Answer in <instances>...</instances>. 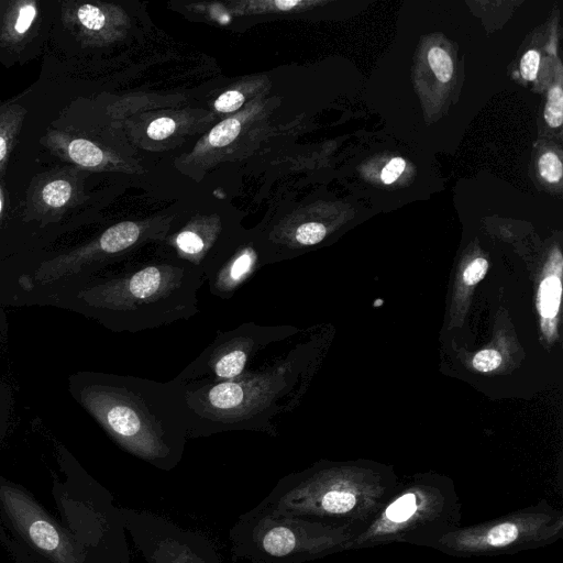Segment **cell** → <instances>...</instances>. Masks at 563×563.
I'll use <instances>...</instances> for the list:
<instances>
[{"mask_svg":"<svg viewBox=\"0 0 563 563\" xmlns=\"http://www.w3.org/2000/svg\"><path fill=\"white\" fill-rule=\"evenodd\" d=\"M203 277L175 255L125 258L48 295L54 306L90 318L113 332L157 329L199 312Z\"/></svg>","mask_w":563,"mask_h":563,"instance_id":"cell-1","label":"cell"},{"mask_svg":"<svg viewBox=\"0 0 563 563\" xmlns=\"http://www.w3.org/2000/svg\"><path fill=\"white\" fill-rule=\"evenodd\" d=\"M68 388L125 452L166 472L181 462L188 421L181 388L173 380L81 371L69 376Z\"/></svg>","mask_w":563,"mask_h":563,"instance_id":"cell-2","label":"cell"},{"mask_svg":"<svg viewBox=\"0 0 563 563\" xmlns=\"http://www.w3.org/2000/svg\"><path fill=\"white\" fill-rule=\"evenodd\" d=\"M296 334L234 379L181 389L188 439L232 431L277 437L279 421L296 408L310 375L311 342Z\"/></svg>","mask_w":563,"mask_h":563,"instance_id":"cell-3","label":"cell"},{"mask_svg":"<svg viewBox=\"0 0 563 563\" xmlns=\"http://www.w3.org/2000/svg\"><path fill=\"white\" fill-rule=\"evenodd\" d=\"M298 329L290 324L264 325L254 321L219 331L203 351L172 380L181 389L241 376Z\"/></svg>","mask_w":563,"mask_h":563,"instance_id":"cell-4","label":"cell"},{"mask_svg":"<svg viewBox=\"0 0 563 563\" xmlns=\"http://www.w3.org/2000/svg\"><path fill=\"white\" fill-rule=\"evenodd\" d=\"M122 516L144 563H224L200 532L147 510L125 509Z\"/></svg>","mask_w":563,"mask_h":563,"instance_id":"cell-5","label":"cell"},{"mask_svg":"<svg viewBox=\"0 0 563 563\" xmlns=\"http://www.w3.org/2000/svg\"><path fill=\"white\" fill-rule=\"evenodd\" d=\"M265 264L268 263L264 251L253 244L241 245L207 280L210 294L220 299L232 298Z\"/></svg>","mask_w":563,"mask_h":563,"instance_id":"cell-6","label":"cell"},{"mask_svg":"<svg viewBox=\"0 0 563 563\" xmlns=\"http://www.w3.org/2000/svg\"><path fill=\"white\" fill-rule=\"evenodd\" d=\"M37 15V8L34 1H19L13 3L9 13L2 19L0 35L1 40L9 44L19 43L30 31Z\"/></svg>","mask_w":563,"mask_h":563,"instance_id":"cell-7","label":"cell"},{"mask_svg":"<svg viewBox=\"0 0 563 563\" xmlns=\"http://www.w3.org/2000/svg\"><path fill=\"white\" fill-rule=\"evenodd\" d=\"M23 117V110L18 106L0 107V169L19 134Z\"/></svg>","mask_w":563,"mask_h":563,"instance_id":"cell-8","label":"cell"},{"mask_svg":"<svg viewBox=\"0 0 563 563\" xmlns=\"http://www.w3.org/2000/svg\"><path fill=\"white\" fill-rule=\"evenodd\" d=\"M66 155L82 167H98L104 161L103 152L86 139H70L66 144Z\"/></svg>","mask_w":563,"mask_h":563,"instance_id":"cell-9","label":"cell"},{"mask_svg":"<svg viewBox=\"0 0 563 563\" xmlns=\"http://www.w3.org/2000/svg\"><path fill=\"white\" fill-rule=\"evenodd\" d=\"M8 339V320L4 311L0 307V357ZM12 410V393L9 383L4 379L0 371V441L4 435Z\"/></svg>","mask_w":563,"mask_h":563,"instance_id":"cell-10","label":"cell"},{"mask_svg":"<svg viewBox=\"0 0 563 563\" xmlns=\"http://www.w3.org/2000/svg\"><path fill=\"white\" fill-rule=\"evenodd\" d=\"M41 201L49 209H62L73 195L74 186L65 178H55L47 181L40 192Z\"/></svg>","mask_w":563,"mask_h":563,"instance_id":"cell-11","label":"cell"},{"mask_svg":"<svg viewBox=\"0 0 563 563\" xmlns=\"http://www.w3.org/2000/svg\"><path fill=\"white\" fill-rule=\"evenodd\" d=\"M562 286L556 276H549L540 285L539 310L543 318H554L559 311Z\"/></svg>","mask_w":563,"mask_h":563,"instance_id":"cell-12","label":"cell"},{"mask_svg":"<svg viewBox=\"0 0 563 563\" xmlns=\"http://www.w3.org/2000/svg\"><path fill=\"white\" fill-rule=\"evenodd\" d=\"M27 532L33 543L45 551H55L60 547V536L53 525L42 518H34Z\"/></svg>","mask_w":563,"mask_h":563,"instance_id":"cell-13","label":"cell"},{"mask_svg":"<svg viewBox=\"0 0 563 563\" xmlns=\"http://www.w3.org/2000/svg\"><path fill=\"white\" fill-rule=\"evenodd\" d=\"M73 24H78L81 31L97 33L106 26V14L95 4L84 3L73 10Z\"/></svg>","mask_w":563,"mask_h":563,"instance_id":"cell-14","label":"cell"},{"mask_svg":"<svg viewBox=\"0 0 563 563\" xmlns=\"http://www.w3.org/2000/svg\"><path fill=\"white\" fill-rule=\"evenodd\" d=\"M241 131V122L230 118L216 125L209 133L208 141L212 146L222 147L232 143Z\"/></svg>","mask_w":563,"mask_h":563,"instance_id":"cell-15","label":"cell"},{"mask_svg":"<svg viewBox=\"0 0 563 563\" xmlns=\"http://www.w3.org/2000/svg\"><path fill=\"white\" fill-rule=\"evenodd\" d=\"M428 62L435 77L448 82L453 74V63L449 54L441 47L434 46L428 53Z\"/></svg>","mask_w":563,"mask_h":563,"instance_id":"cell-16","label":"cell"},{"mask_svg":"<svg viewBox=\"0 0 563 563\" xmlns=\"http://www.w3.org/2000/svg\"><path fill=\"white\" fill-rule=\"evenodd\" d=\"M544 119L551 128H558L563 121V91L559 86L553 87L548 95L544 108Z\"/></svg>","mask_w":563,"mask_h":563,"instance_id":"cell-17","label":"cell"},{"mask_svg":"<svg viewBox=\"0 0 563 563\" xmlns=\"http://www.w3.org/2000/svg\"><path fill=\"white\" fill-rule=\"evenodd\" d=\"M416 510V497L413 494H407L387 508V517L393 521H405Z\"/></svg>","mask_w":563,"mask_h":563,"instance_id":"cell-18","label":"cell"},{"mask_svg":"<svg viewBox=\"0 0 563 563\" xmlns=\"http://www.w3.org/2000/svg\"><path fill=\"white\" fill-rule=\"evenodd\" d=\"M518 537V528L509 522L492 528L487 533V542L494 547L507 545Z\"/></svg>","mask_w":563,"mask_h":563,"instance_id":"cell-19","label":"cell"},{"mask_svg":"<svg viewBox=\"0 0 563 563\" xmlns=\"http://www.w3.org/2000/svg\"><path fill=\"white\" fill-rule=\"evenodd\" d=\"M539 170L545 180L556 183L562 177V163L555 154L548 152L539 159Z\"/></svg>","mask_w":563,"mask_h":563,"instance_id":"cell-20","label":"cell"},{"mask_svg":"<svg viewBox=\"0 0 563 563\" xmlns=\"http://www.w3.org/2000/svg\"><path fill=\"white\" fill-rule=\"evenodd\" d=\"M501 363V355L492 349L479 351L473 360L476 369L481 372H489L497 368Z\"/></svg>","mask_w":563,"mask_h":563,"instance_id":"cell-21","label":"cell"},{"mask_svg":"<svg viewBox=\"0 0 563 563\" xmlns=\"http://www.w3.org/2000/svg\"><path fill=\"white\" fill-rule=\"evenodd\" d=\"M243 101L244 96L240 91L229 90L214 101V108L219 112L229 113L240 108Z\"/></svg>","mask_w":563,"mask_h":563,"instance_id":"cell-22","label":"cell"},{"mask_svg":"<svg viewBox=\"0 0 563 563\" xmlns=\"http://www.w3.org/2000/svg\"><path fill=\"white\" fill-rule=\"evenodd\" d=\"M175 130V122L170 118H158L147 126V135L153 140H164Z\"/></svg>","mask_w":563,"mask_h":563,"instance_id":"cell-23","label":"cell"},{"mask_svg":"<svg viewBox=\"0 0 563 563\" xmlns=\"http://www.w3.org/2000/svg\"><path fill=\"white\" fill-rule=\"evenodd\" d=\"M540 64V55L537 51H528L521 58L520 71L525 79L533 80L537 77Z\"/></svg>","mask_w":563,"mask_h":563,"instance_id":"cell-24","label":"cell"},{"mask_svg":"<svg viewBox=\"0 0 563 563\" xmlns=\"http://www.w3.org/2000/svg\"><path fill=\"white\" fill-rule=\"evenodd\" d=\"M488 268V263L484 258H476L468 264L464 271V280L468 285H475L483 279Z\"/></svg>","mask_w":563,"mask_h":563,"instance_id":"cell-25","label":"cell"},{"mask_svg":"<svg viewBox=\"0 0 563 563\" xmlns=\"http://www.w3.org/2000/svg\"><path fill=\"white\" fill-rule=\"evenodd\" d=\"M406 163L400 157H395L383 168L380 177L385 184L394 183L404 172Z\"/></svg>","mask_w":563,"mask_h":563,"instance_id":"cell-26","label":"cell"},{"mask_svg":"<svg viewBox=\"0 0 563 563\" xmlns=\"http://www.w3.org/2000/svg\"><path fill=\"white\" fill-rule=\"evenodd\" d=\"M274 4L279 9V10H290L299 4H301L300 1H291V0H278V1H275Z\"/></svg>","mask_w":563,"mask_h":563,"instance_id":"cell-27","label":"cell"},{"mask_svg":"<svg viewBox=\"0 0 563 563\" xmlns=\"http://www.w3.org/2000/svg\"><path fill=\"white\" fill-rule=\"evenodd\" d=\"M2 205H3V203H2L1 190H0V216H1V213H2V208H3V207H2Z\"/></svg>","mask_w":563,"mask_h":563,"instance_id":"cell-28","label":"cell"}]
</instances>
